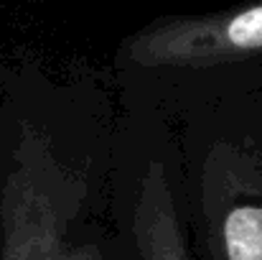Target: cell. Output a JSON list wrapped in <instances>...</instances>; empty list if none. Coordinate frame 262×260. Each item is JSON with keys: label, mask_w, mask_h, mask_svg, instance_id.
I'll use <instances>...</instances> for the list:
<instances>
[{"label": "cell", "mask_w": 262, "mask_h": 260, "mask_svg": "<svg viewBox=\"0 0 262 260\" xmlns=\"http://www.w3.org/2000/svg\"><path fill=\"white\" fill-rule=\"evenodd\" d=\"M49 156L20 158L0 199V260H104L94 245H74L67 214V176Z\"/></svg>", "instance_id": "6da1fadb"}, {"label": "cell", "mask_w": 262, "mask_h": 260, "mask_svg": "<svg viewBox=\"0 0 262 260\" xmlns=\"http://www.w3.org/2000/svg\"><path fill=\"white\" fill-rule=\"evenodd\" d=\"M262 54V0L206 15H166L122 44L145 69H209Z\"/></svg>", "instance_id": "7a4b0ae2"}, {"label": "cell", "mask_w": 262, "mask_h": 260, "mask_svg": "<svg viewBox=\"0 0 262 260\" xmlns=\"http://www.w3.org/2000/svg\"><path fill=\"white\" fill-rule=\"evenodd\" d=\"M201 207L214 260H262V156L216 143L201 166Z\"/></svg>", "instance_id": "3957f363"}, {"label": "cell", "mask_w": 262, "mask_h": 260, "mask_svg": "<svg viewBox=\"0 0 262 260\" xmlns=\"http://www.w3.org/2000/svg\"><path fill=\"white\" fill-rule=\"evenodd\" d=\"M133 237L140 260H191L168 173L161 161H153L143 173L133 212Z\"/></svg>", "instance_id": "277c9868"}]
</instances>
